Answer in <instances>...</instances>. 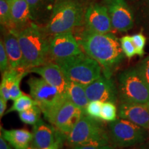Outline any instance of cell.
<instances>
[{
    "label": "cell",
    "instance_id": "obj_1",
    "mask_svg": "<svg viewBox=\"0 0 149 149\" xmlns=\"http://www.w3.org/2000/svg\"><path fill=\"white\" fill-rule=\"evenodd\" d=\"M76 39L81 50L101 65L103 74L111 77L125 55L120 40L111 33H99L88 29L81 31Z\"/></svg>",
    "mask_w": 149,
    "mask_h": 149
},
{
    "label": "cell",
    "instance_id": "obj_2",
    "mask_svg": "<svg viewBox=\"0 0 149 149\" xmlns=\"http://www.w3.org/2000/svg\"><path fill=\"white\" fill-rule=\"evenodd\" d=\"M14 30V29H13ZM15 31L29 70L33 67L48 63L50 58V40L44 28L31 22L19 31Z\"/></svg>",
    "mask_w": 149,
    "mask_h": 149
},
{
    "label": "cell",
    "instance_id": "obj_3",
    "mask_svg": "<svg viewBox=\"0 0 149 149\" xmlns=\"http://www.w3.org/2000/svg\"><path fill=\"white\" fill-rule=\"evenodd\" d=\"M81 5L74 0H57L49 20L44 28L49 36L72 31L84 22Z\"/></svg>",
    "mask_w": 149,
    "mask_h": 149
},
{
    "label": "cell",
    "instance_id": "obj_4",
    "mask_svg": "<svg viewBox=\"0 0 149 149\" xmlns=\"http://www.w3.org/2000/svg\"><path fill=\"white\" fill-rule=\"evenodd\" d=\"M54 62L60 66L66 79L86 86L102 75L99 63L86 53L59 59Z\"/></svg>",
    "mask_w": 149,
    "mask_h": 149
},
{
    "label": "cell",
    "instance_id": "obj_5",
    "mask_svg": "<svg viewBox=\"0 0 149 149\" xmlns=\"http://www.w3.org/2000/svg\"><path fill=\"white\" fill-rule=\"evenodd\" d=\"M68 144L76 146H105L110 138L107 131L96 119L84 113L66 137Z\"/></svg>",
    "mask_w": 149,
    "mask_h": 149
},
{
    "label": "cell",
    "instance_id": "obj_6",
    "mask_svg": "<svg viewBox=\"0 0 149 149\" xmlns=\"http://www.w3.org/2000/svg\"><path fill=\"white\" fill-rule=\"evenodd\" d=\"M117 92L122 102L149 106V85L137 66L127 68L117 75Z\"/></svg>",
    "mask_w": 149,
    "mask_h": 149
},
{
    "label": "cell",
    "instance_id": "obj_7",
    "mask_svg": "<svg viewBox=\"0 0 149 149\" xmlns=\"http://www.w3.org/2000/svg\"><path fill=\"white\" fill-rule=\"evenodd\" d=\"M109 135L113 144L125 148L144 142L148 133L146 128L128 120L119 118L110 123Z\"/></svg>",
    "mask_w": 149,
    "mask_h": 149
},
{
    "label": "cell",
    "instance_id": "obj_8",
    "mask_svg": "<svg viewBox=\"0 0 149 149\" xmlns=\"http://www.w3.org/2000/svg\"><path fill=\"white\" fill-rule=\"evenodd\" d=\"M27 84L30 95L42 109L44 117H47L56 107L67 97L66 95L46 82L42 77L32 76L27 81Z\"/></svg>",
    "mask_w": 149,
    "mask_h": 149
},
{
    "label": "cell",
    "instance_id": "obj_9",
    "mask_svg": "<svg viewBox=\"0 0 149 149\" xmlns=\"http://www.w3.org/2000/svg\"><path fill=\"white\" fill-rule=\"evenodd\" d=\"M84 113L66 97L45 118L50 124L67 136Z\"/></svg>",
    "mask_w": 149,
    "mask_h": 149
},
{
    "label": "cell",
    "instance_id": "obj_10",
    "mask_svg": "<svg viewBox=\"0 0 149 149\" xmlns=\"http://www.w3.org/2000/svg\"><path fill=\"white\" fill-rule=\"evenodd\" d=\"M49 53L51 60L55 61L79 55L83 52L72 31H68L51 37Z\"/></svg>",
    "mask_w": 149,
    "mask_h": 149
},
{
    "label": "cell",
    "instance_id": "obj_11",
    "mask_svg": "<svg viewBox=\"0 0 149 149\" xmlns=\"http://www.w3.org/2000/svg\"><path fill=\"white\" fill-rule=\"evenodd\" d=\"M33 139L31 146L37 148H46L55 145L62 144L67 136L51 124L40 120L33 128Z\"/></svg>",
    "mask_w": 149,
    "mask_h": 149
},
{
    "label": "cell",
    "instance_id": "obj_12",
    "mask_svg": "<svg viewBox=\"0 0 149 149\" xmlns=\"http://www.w3.org/2000/svg\"><path fill=\"white\" fill-rule=\"evenodd\" d=\"M112 27L119 32H126L133 26V15L124 0H104Z\"/></svg>",
    "mask_w": 149,
    "mask_h": 149
},
{
    "label": "cell",
    "instance_id": "obj_13",
    "mask_svg": "<svg viewBox=\"0 0 149 149\" xmlns=\"http://www.w3.org/2000/svg\"><path fill=\"white\" fill-rule=\"evenodd\" d=\"M86 93L89 102L100 101L102 102L115 103L118 92L114 81L111 77L102 74L100 77L85 87Z\"/></svg>",
    "mask_w": 149,
    "mask_h": 149
},
{
    "label": "cell",
    "instance_id": "obj_14",
    "mask_svg": "<svg viewBox=\"0 0 149 149\" xmlns=\"http://www.w3.org/2000/svg\"><path fill=\"white\" fill-rule=\"evenodd\" d=\"M86 29L99 33H109L112 31V24L109 12L105 5L93 3L84 14Z\"/></svg>",
    "mask_w": 149,
    "mask_h": 149
},
{
    "label": "cell",
    "instance_id": "obj_15",
    "mask_svg": "<svg viewBox=\"0 0 149 149\" xmlns=\"http://www.w3.org/2000/svg\"><path fill=\"white\" fill-rule=\"evenodd\" d=\"M29 70L9 68L2 73L0 84V97L7 102L15 101L23 94L20 90V84L23 78L27 75Z\"/></svg>",
    "mask_w": 149,
    "mask_h": 149
},
{
    "label": "cell",
    "instance_id": "obj_16",
    "mask_svg": "<svg viewBox=\"0 0 149 149\" xmlns=\"http://www.w3.org/2000/svg\"><path fill=\"white\" fill-rule=\"evenodd\" d=\"M29 72L39 74L46 82L57 88L66 95L68 80L57 63L48 62L42 66L33 67L29 70Z\"/></svg>",
    "mask_w": 149,
    "mask_h": 149
},
{
    "label": "cell",
    "instance_id": "obj_17",
    "mask_svg": "<svg viewBox=\"0 0 149 149\" xmlns=\"http://www.w3.org/2000/svg\"><path fill=\"white\" fill-rule=\"evenodd\" d=\"M118 116L146 129L149 128V106L122 102L118 109Z\"/></svg>",
    "mask_w": 149,
    "mask_h": 149
},
{
    "label": "cell",
    "instance_id": "obj_18",
    "mask_svg": "<svg viewBox=\"0 0 149 149\" xmlns=\"http://www.w3.org/2000/svg\"><path fill=\"white\" fill-rule=\"evenodd\" d=\"M3 44L11 68L28 70L25 60L15 30H8L3 36Z\"/></svg>",
    "mask_w": 149,
    "mask_h": 149
},
{
    "label": "cell",
    "instance_id": "obj_19",
    "mask_svg": "<svg viewBox=\"0 0 149 149\" xmlns=\"http://www.w3.org/2000/svg\"><path fill=\"white\" fill-rule=\"evenodd\" d=\"M57 1V0H26L31 13V21L38 25L47 24Z\"/></svg>",
    "mask_w": 149,
    "mask_h": 149
},
{
    "label": "cell",
    "instance_id": "obj_20",
    "mask_svg": "<svg viewBox=\"0 0 149 149\" xmlns=\"http://www.w3.org/2000/svg\"><path fill=\"white\" fill-rule=\"evenodd\" d=\"M13 29L19 31L31 24V13L26 0H10Z\"/></svg>",
    "mask_w": 149,
    "mask_h": 149
},
{
    "label": "cell",
    "instance_id": "obj_21",
    "mask_svg": "<svg viewBox=\"0 0 149 149\" xmlns=\"http://www.w3.org/2000/svg\"><path fill=\"white\" fill-rule=\"evenodd\" d=\"M1 135L15 149H27L33 139V133L26 129L6 130L1 128Z\"/></svg>",
    "mask_w": 149,
    "mask_h": 149
},
{
    "label": "cell",
    "instance_id": "obj_22",
    "mask_svg": "<svg viewBox=\"0 0 149 149\" xmlns=\"http://www.w3.org/2000/svg\"><path fill=\"white\" fill-rule=\"evenodd\" d=\"M84 86L68 81L66 95L67 98L77 108L86 113V109L89 103Z\"/></svg>",
    "mask_w": 149,
    "mask_h": 149
},
{
    "label": "cell",
    "instance_id": "obj_23",
    "mask_svg": "<svg viewBox=\"0 0 149 149\" xmlns=\"http://www.w3.org/2000/svg\"><path fill=\"white\" fill-rule=\"evenodd\" d=\"M36 105L38 106V104L32 97L29 96L28 95L23 93L19 97L15 100L13 104L11 106V107L6 113L8 114V113H11V112L21 113V112H23Z\"/></svg>",
    "mask_w": 149,
    "mask_h": 149
},
{
    "label": "cell",
    "instance_id": "obj_24",
    "mask_svg": "<svg viewBox=\"0 0 149 149\" xmlns=\"http://www.w3.org/2000/svg\"><path fill=\"white\" fill-rule=\"evenodd\" d=\"M42 111L39 106H34L21 113H19L20 120L24 124L33 125L40 121Z\"/></svg>",
    "mask_w": 149,
    "mask_h": 149
},
{
    "label": "cell",
    "instance_id": "obj_25",
    "mask_svg": "<svg viewBox=\"0 0 149 149\" xmlns=\"http://www.w3.org/2000/svg\"><path fill=\"white\" fill-rule=\"evenodd\" d=\"M0 22L3 27L8 30L13 29L10 4L8 0H0Z\"/></svg>",
    "mask_w": 149,
    "mask_h": 149
},
{
    "label": "cell",
    "instance_id": "obj_26",
    "mask_svg": "<svg viewBox=\"0 0 149 149\" xmlns=\"http://www.w3.org/2000/svg\"><path fill=\"white\" fill-rule=\"evenodd\" d=\"M100 119L107 122H113L117 120V108L113 102H103Z\"/></svg>",
    "mask_w": 149,
    "mask_h": 149
},
{
    "label": "cell",
    "instance_id": "obj_27",
    "mask_svg": "<svg viewBox=\"0 0 149 149\" xmlns=\"http://www.w3.org/2000/svg\"><path fill=\"white\" fill-rule=\"evenodd\" d=\"M120 40L122 49L126 57H128V59H131L135 55H137L131 36L126 35V36L122 37Z\"/></svg>",
    "mask_w": 149,
    "mask_h": 149
},
{
    "label": "cell",
    "instance_id": "obj_28",
    "mask_svg": "<svg viewBox=\"0 0 149 149\" xmlns=\"http://www.w3.org/2000/svg\"><path fill=\"white\" fill-rule=\"evenodd\" d=\"M103 102L100 101H91L86 109V113L92 118L100 119L102 107Z\"/></svg>",
    "mask_w": 149,
    "mask_h": 149
},
{
    "label": "cell",
    "instance_id": "obj_29",
    "mask_svg": "<svg viewBox=\"0 0 149 149\" xmlns=\"http://www.w3.org/2000/svg\"><path fill=\"white\" fill-rule=\"evenodd\" d=\"M131 37L136 49V54L141 57L144 54V47L146 42V37L141 33H137Z\"/></svg>",
    "mask_w": 149,
    "mask_h": 149
},
{
    "label": "cell",
    "instance_id": "obj_30",
    "mask_svg": "<svg viewBox=\"0 0 149 149\" xmlns=\"http://www.w3.org/2000/svg\"><path fill=\"white\" fill-rule=\"evenodd\" d=\"M10 68L8 57L6 51L3 40L0 41V70L1 73Z\"/></svg>",
    "mask_w": 149,
    "mask_h": 149
},
{
    "label": "cell",
    "instance_id": "obj_31",
    "mask_svg": "<svg viewBox=\"0 0 149 149\" xmlns=\"http://www.w3.org/2000/svg\"><path fill=\"white\" fill-rule=\"evenodd\" d=\"M137 68L139 73L149 85V55L139 63Z\"/></svg>",
    "mask_w": 149,
    "mask_h": 149
},
{
    "label": "cell",
    "instance_id": "obj_32",
    "mask_svg": "<svg viewBox=\"0 0 149 149\" xmlns=\"http://www.w3.org/2000/svg\"><path fill=\"white\" fill-rule=\"evenodd\" d=\"M73 149H114L109 145L105 146H76Z\"/></svg>",
    "mask_w": 149,
    "mask_h": 149
},
{
    "label": "cell",
    "instance_id": "obj_33",
    "mask_svg": "<svg viewBox=\"0 0 149 149\" xmlns=\"http://www.w3.org/2000/svg\"><path fill=\"white\" fill-rule=\"evenodd\" d=\"M7 107V101H6L4 99L0 97V117H3L4 115L6 109Z\"/></svg>",
    "mask_w": 149,
    "mask_h": 149
},
{
    "label": "cell",
    "instance_id": "obj_34",
    "mask_svg": "<svg viewBox=\"0 0 149 149\" xmlns=\"http://www.w3.org/2000/svg\"><path fill=\"white\" fill-rule=\"evenodd\" d=\"M0 149H12L1 135L0 136Z\"/></svg>",
    "mask_w": 149,
    "mask_h": 149
},
{
    "label": "cell",
    "instance_id": "obj_35",
    "mask_svg": "<svg viewBox=\"0 0 149 149\" xmlns=\"http://www.w3.org/2000/svg\"><path fill=\"white\" fill-rule=\"evenodd\" d=\"M61 146V145L57 144V145H55V146H53L49 147V148H34V147H32V146H30L27 149H59Z\"/></svg>",
    "mask_w": 149,
    "mask_h": 149
},
{
    "label": "cell",
    "instance_id": "obj_36",
    "mask_svg": "<svg viewBox=\"0 0 149 149\" xmlns=\"http://www.w3.org/2000/svg\"><path fill=\"white\" fill-rule=\"evenodd\" d=\"M8 1H10V0H8Z\"/></svg>",
    "mask_w": 149,
    "mask_h": 149
}]
</instances>
